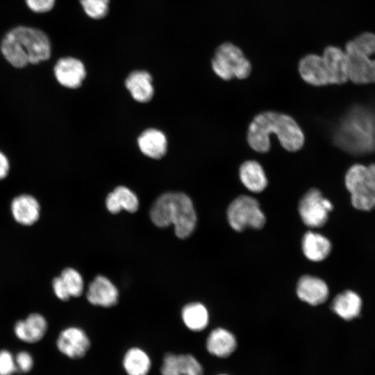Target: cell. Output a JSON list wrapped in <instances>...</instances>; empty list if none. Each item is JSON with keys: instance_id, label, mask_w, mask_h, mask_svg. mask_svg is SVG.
<instances>
[{"instance_id": "obj_1", "label": "cell", "mask_w": 375, "mask_h": 375, "mask_svg": "<svg viewBox=\"0 0 375 375\" xmlns=\"http://www.w3.org/2000/svg\"><path fill=\"white\" fill-rule=\"evenodd\" d=\"M277 136L282 147L289 151L301 149L304 144L303 133L290 116L274 111H265L257 115L249 124L247 141L256 151L265 153L271 147L269 136Z\"/></svg>"}, {"instance_id": "obj_2", "label": "cell", "mask_w": 375, "mask_h": 375, "mask_svg": "<svg viewBox=\"0 0 375 375\" xmlns=\"http://www.w3.org/2000/svg\"><path fill=\"white\" fill-rule=\"evenodd\" d=\"M1 53L10 66L22 69L48 60L51 54V43L44 31L19 26L5 35Z\"/></svg>"}, {"instance_id": "obj_3", "label": "cell", "mask_w": 375, "mask_h": 375, "mask_svg": "<svg viewBox=\"0 0 375 375\" xmlns=\"http://www.w3.org/2000/svg\"><path fill=\"white\" fill-rule=\"evenodd\" d=\"M333 138L340 148L351 154L375 151V110L361 105L351 107L340 119Z\"/></svg>"}, {"instance_id": "obj_4", "label": "cell", "mask_w": 375, "mask_h": 375, "mask_svg": "<svg viewBox=\"0 0 375 375\" xmlns=\"http://www.w3.org/2000/svg\"><path fill=\"white\" fill-rule=\"evenodd\" d=\"M153 223L160 228L174 225L177 237L183 239L193 232L197 215L190 198L183 192H166L160 195L150 210Z\"/></svg>"}, {"instance_id": "obj_5", "label": "cell", "mask_w": 375, "mask_h": 375, "mask_svg": "<svg viewBox=\"0 0 375 375\" xmlns=\"http://www.w3.org/2000/svg\"><path fill=\"white\" fill-rule=\"evenodd\" d=\"M344 181L355 208L369 211L375 208V164L352 165L346 173Z\"/></svg>"}, {"instance_id": "obj_6", "label": "cell", "mask_w": 375, "mask_h": 375, "mask_svg": "<svg viewBox=\"0 0 375 375\" xmlns=\"http://www.w3.org/2000/svg\"><path fill=\"white\" fill-rule=\"evenodd\" d=\"M214 72L225 81L233 78L244 79L249 76L251 66L242 50L230 42L219 45L212 60Z\"/></svg>"}, {"instance_id": "obj_7", "label": "cell", "mask_w": 375, "mask_h": 375, "mask_svg": "<svg viewBox=\"0 0 375 375\" xmlns=\"http://www.w3.org/2000/svg\"><path fill=\"white\" fill-rule=\"evenodd\" d=\"M227 218L231 228L236 231H242L248 227L260 229L266 222L258 201L247 195H240L230 203Z\"/></svg>"}, {"instance_id": "obj_8", "label": "cell", "mask_w": 375, "mask_h": 375, "mask_svg": "<svg viewBox=\"0 0 375 375\" xmlns=\"http://www.w3.org/2000/svg\"><path fill=\"white\" fill-rule=\"evenodd\" d=\"M333 204L315 188L309 190L301 199L299 212L303 222L310 228L324 226L328 220Z\"/></svg>"}, {"instance_id": "obj_9", "label": "cell", "mask_w": 375, "mask_h": 375, "mask_svg": "<svg viewBox=\"0 0 375 375\" xmlns=\"http://www.w3.org/2000/svg\"><path fill=\"white\" fill-rule=\"evenodd\" d=\"M53 74L61 87L74 90L80 88L86 76L83 63L74 57L59 58L53 68Z\"/></svg>"}, {"instance_id": "obj_10", "label": "cell", "mask_w": 375, "mask_h": 375, "mask_svg": "<svg viewBox=\"0 0 375 375\" xmlns=\"http://www.w3.org/2000/svg\"><path fill=\"white\" fill-rule=\"evenodd\" d=\"M56 344L62 353L72 359L83 357L90 345L85 333L76 327H69L61 331Z\"/></svg>"}, {"instance_id": "obj_11", "label": "cell", "mask_w": 375, "mask_h": 375, "mask_svg": "<svg viewBox=\"0 0 375 375\" xmlns=\"http://www.w3.org/2000/svg\"><path fill=\"white\" fill-rule=\"evenodd\" d=\"M347 58L348 78L356 84L375 83V59L344 50Z\"/></svg>"}, {"instance_id": "obj_12", "label": "cell", "mask_w": 375, "mask_h": 375, "mask_svg": "<svg viewBox=\"0 0 375 375\" xmlns=\"http://www.w3.org/2000/svg\"><path fill=\"white\" fill-rule=\"evenodd\" d=\"M41 206L33 194L22 193L11 201L10 211L15 220L24 226H31L40 218Z\"/></svg>"}, {"instance_id": "obj_13", "label": "cell", "mask_w": 375, "mask_h": 375, "mask_svg": "<svg viewBox=\"0 0 375 375\" xmlns=\"http://www.w3.org/2000/svg\"><path fill=\"white\" fill-rule=\"evenodd\" d=\"M330 84H343L348 80L347 58L344 50L329 46L322 56Z\"/></svg>"}, {"instance_id": "obj_14", "label": "cell", "mask_w": 375, "mask_h": 375, "mask_svg": "<svg viewBox=\"0 0 375 375\" xmlns=\"http://www.w3.org/2000/svg\"><path fill=\"white\" fill-rule=\"evenodd\" d=\"M297 294L301 301L317 306L326 301L329 290L326 283L321 278L304 275L297 283Z\"/></svg>"}, {"instance_id": "obj_15", "label": "cell", "mask_w": 375, "mask_h": 375, "mask_svg": "<svg viewBox=\"0 0 375 375\" xmlns=\"http://www.w3.org/2000/svg\"><path fill=\"white\" fill-rule=\"evenodd\" d=\"M299 72L303 80L314 86L330 84L328 76L322 56L308 54L299 63Z\"/></svg>"}, {"instance_id": "obj_16", "label": "cell", "mask_w": 375, "mask_h": 375, "mask_svg": "<svg viewBox=\"0 0 375 375\" xmlns=\"http://www.w3.org/2000/svg\"><path fill=\"white\" fill-rule=\"evenodd\" d=\"M87 299L93 305L110 307L117 302L118 290L108 278L99 275L90 283Z\"/></svg>"}, {"instance_id": "obj_17", "label": "cell", "mask_w": 375, "mask_h": 375, "mask_svg": "<svg viewBox=\"0 0 375 375\" xmlns=\"http://www.w3.org/2000/svg\"><path fill=\"white\" fill-rule=\"evenodd\" d=\"M47 329L45 318L38 313L31 314L26 319L17 322L14 327L17 338L28 343H35L42 340Z\"/></svg>"}, {"instance_id": "obj_18", "label": "cell", "mask_w": 375, "mask_h": 375, "mask_svg": "<svg viewBox=\"0 0 375 375\" xmlns=\"http://www.w3.org/2000/svg\"><path fill=\"white\" fill-rule=\"evenodd\" d=\"M125 86L132 97L140 103L149 102L154 94L152 77L144 70L132 72L125 81Z\"/></svg>"}, {"instance_id": "obj_19", "label": "cell", "mask_w": 375, "mask_h": 375, "mask_svg": "<svg viewBox=\"0 0 375 375\" xmlns=\"http://www.w3.org/2000/svg\"><path fill=\"white\" fill-rule=\"evenodd\" d=\"M138 144L142 153L153 159L162 158L167 149L165 135L156 128L144 131L138 137Z\"/></svg>"}, {"instance_id": "obj_20", "label": "cell", "mask_w": 375, "mask_h": 375, "mask_svg": "<svg viewBox=\"0 0 375 375\" xmlns=\"http://www.w3.org/2000/svg\"><path fill=\"white\" fill-rule=\"evenodd\" d=\"M239 176L242 184L251 192H260L267 185L262 167L256 160H247L240 167Z\"/></svg>"}, {"instance_id": "obj_21", "label": "cell", "mask_w": 375, "mask_h": 375, "mask_svg": "<svg viewBox=\"0 0 375 375\" xmlns=\"http://www.w3.org/2000/svg\"><path fill=\"white\" fill-rule=\"evenodd\" d=\"M302 251L310 260L319 262L324 260L331 251V244L324 235L312 231L306 233L302 239Z\"/></svg>"}, {"instance_id": "obj_22", "label": "cell", "mask_w": 375, "mask_h": 375, "mask_svg": "<svg viewBox=\"0 0 375 375\" xmlns=\"http://www.w3.org/2000/svg\"><path fill=\"white\" fill-rule=\"evenodd\" d=\"M106 205L108 210L113 214L118 213L122 209L134 212L139 207V201L133 192L121 185L108 194Z\"/></svg>"}, {"instance_id": "obj_23", "label": "cell", "mask_w": 375, "mask_h": 375, "mask_svg": "<svg viewBox=\"0 0 375 375\" xmlns=\"http://www.w3.org/2000/svg\"><path fill=\"white\" fill-rule=\"evenodd\" d=\"M237 342L234 335L228 331L217 328L208 335L206 347L212 355L224 358L230 356L235 349Z\"/></svg>"}, {"instance_id": "obj_24", "label": "cell", "mask_w": 375, "mask_h": 375, "mask_svg": "<svg viewBox=\"0 0 375 375\" xmlns=\"http://www.w3.org/2000/svg\"><path fill=\"white\" fill-rule=\"evenodd\" d=\"M331 306L333 311L339 317L345 320H351L359 315L362 299L355 292L346 290L334 298Z\"/></svg>"}, {"instance_id": "obj_25", "label": "cell", "mask_w": 375, "mask_h": 375, "mask_svg": "<svg viewBox=\"0 0 375 375\" xmlns=\"http://www.w3.org/2000/svg\"><path fill=\"white\" fill-rule=\"evenodd\" d=\"M123 366L128 375H147L151 367V360L145 351L134 347L125 353Z\"/></svg>"}, {"instance_id": "obj_26", "label": "cell", "mask_w": 375, "mask_h": 375, "mask_svg": "<svg viewBox=\"0 0 375 375\" xmlns=\"http://www.w3.org/2000/svg\"><path fill=\"white\" fill-rule=\"evenodd\" d=\"M182 318L185 326L194 331L204 329L208 324V312L200 303L187 304L182 310Z\"/></svg>"}, {"instance_id": "obj_27", "label": "cell", "mask_w": 375, "mask_h": 375, "mask_svg": "<svg viewBox=\"0 0 375 375\" xmlns=\"http://www.w3.org/2000/svg\"><path fill=\"white\" fill-rule=\"evenodd\" d=\"M345 50L371 57L375 54V34L362 33L346 44Z\"/></svg>"}, {"instance_id": "obj_28", "label": "cell", "mask_w": 375, "mask_h": 375, "mask_svg": "<svg viewBox=\"0 0 375 375\" xmlns=\"http://www.w3.org/2000/svg\"><path fill=\"white\" fill-rule=\"evenodd\" d=\"M70 295L79 297L83 290V281L81 275L73 268L65 269L60 276Z\"/></svg>"}, {"instance_id": "obj_29", "label": "cell", "mask_w": 375, "mask_h": 375, "mask_svg": "<svg viewBox=\"0 0 375 375\" xmlns=\"http://www.w3.org/2000/svg\"><path fill=\"white\" fill-rule=\"evenodd\" d=\"M176 364L181 375H203L201 365L190 354L176 355Z\"/></svg>"}, {"instance_id": "obj_30", "label": "cell", "mask_w": 375, "mask_h": 375, "mask_svg": "<svg viewBox=\"0 0 375 375\" xmlns=\"http://www.w3.org/2000/svg\"><path fill=\"white\" fill-rule=\"evenodd\" d=\"M88 16L99 19L104 17L108 12L110 0H79Z\"/></svg>"}, {"instance_id": "obj_31", "label": "cell", "mask_w": 375, "mask_h": 375, "mask_svg": "<svg viewBox=\"0 0 375 375\" xmlns=\"http://www.w3.org/2000/svg\"><path fill=\"white\" fill-rule=\"evenodd\" d=\"M16 372L12 355L6 350L0 351V375H12Z\"/></svg>"}, {"instance_id": "obj_32", "label": "cell", "mask_w": 375, "mask_h": 375, "mask_svg": "<svg viewBox=\"0 0 375 375\" xmlns=\"http://www.w3.org/2000/svg\"><path fill=\"white\" fill-rule=\"evenodd\" d=\"M15 361L17 372H28L33 366V360L32 356L26 351L19 352L17 355Z\"/></svg>"}, {"instance_id": "obj_33", "label": "cell", "mask_w": 375, "mask_h": 375, "mask_svg": "<svg viewBox=\"0 0 375 375\" xmlns=\"http://www.w3.org/2000/svg\"><path fill=\"white\" fill-rule=\"evenodd\" d=\"M162 375H181L176 364V355L167 353L163 358L161 367Z\"/></svg>"}, {"instance_id": "obj_34", "label": "cell", "mask_w": 375, "mask_h": 375, "mask_svg": "<svg viewBox=\"0 0 375 375\" xmlns=\"http://www.w3.org/2000/svg\"><path fill=\"white\" fill-rule=\"evenodd\" d=\"M56 0H25L28 8L37 13L50 11L55 5Z\"/></svg>"}, {"instance_id": "obj_35", "label": "cell", "mask_w": 375, "mask_h": 375, "mask_svg": "<svg viewBox=\"0 0 375 375\" xmlns=\"http://www.w3.org/2000/svg\"><path fill=\"white\" fill-rule=\"evenodd\" d=\"M52 286L56 296L59 299L62 301H67L69 299L70 295L60 276H58L53 278L52 282Z\"/></svg>"}, {"instance_id": "obj_36", "label": "cell", "mask_w": 375, "mask_h": 375, "mask_svg": "<svg viewBox=\"0 0 375 375\" xmlns=\"http://www.w3.org/2000/svg\"><path fill=\"white\" fill-rule=\"evenodd\" d=\"M10 164L7 156L0 150V181L5 179L9 174Z\"/></svg>"}, {"instance_id": "obj_37", "label": "cell", "mask_w": 375, "mask_h": 375, "mask_svg": "<svg viewBox=\"0 0 375 375\" xmlns=\"http://www.w3.org/2000/svg\"><path fill=\"white\" fill-rule=\"evenodd\" d=\"M220 375H226V374H220Z\"/></svg>"}]
</instances>
